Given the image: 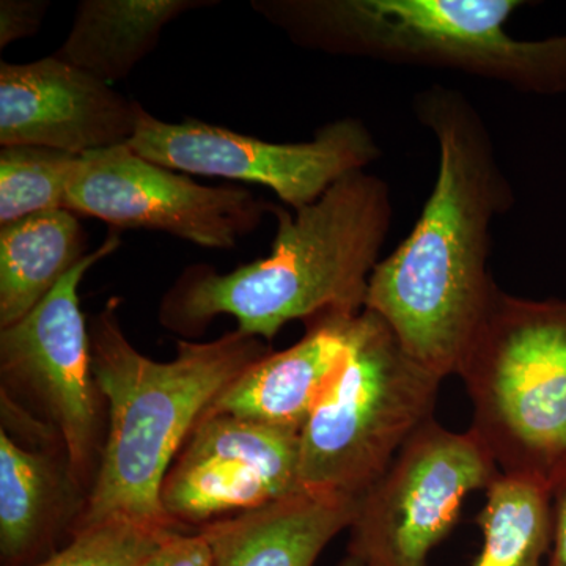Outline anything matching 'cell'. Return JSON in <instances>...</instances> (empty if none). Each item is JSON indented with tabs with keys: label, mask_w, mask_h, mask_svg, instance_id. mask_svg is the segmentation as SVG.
<instances>
[{
	"label": "cell",
	"mask_w": 566,
	"mask_h": 566,
	"mask_svg": "<svg viewBox=\"0 0 566 566\" xmlns=\"http://www.w3.org/2000/svg\"><path fill=\"white\" fill-rule=\"evenodd\" d=\"M296 46L395 65L460 71L528 95H566V33L517 40L521 0H252Z\"/></svg>",
	"instance_id": "277c9868"
},
{
	"label": "cell",
	"mask_w": 566,
	"mask_h": 566,
	"mask_svg": "<svg viewBox=\"0 0 566 566\" xmlns=\"http://www.w3.org/2000/svg\"><path fill=\"white\" fill-rule=\"evenodd\" d=\"M479 524L483 546L471 566H547L553 509L545 480L499 475L488 486Z\"/></svg>",
	"instance_id": "ac0fdd59"
},
{
	"label": "cell",
	"mask_w": 566,
	"mask_h": 566,
	"mask_svg": "<svg viewBox=\"0 0 566 566\" xmlns=\"http://www.w3.org/2000/svg\"><path fill=\"white\" fill-rule=\"evenodd\" d=\"M271 253L221 274L186 268L163 297L159 322L175 334L200 335L219 315L238 331L271 342L286 323L327 311H364L368 279L392 222L382 178L356 170L296 214L273 208Z\"/></svg>",
	"instance_id": "7a4b0ae2"
},
{
	"label": "cell",
	"mask_w": 566,
	"mask_h": 566,
	"mask_svg": "<svg viewBox=\"0 0 566 566\" xmlns=\"http://www.w3.org/2000/svg\"><path fill=\"white\" fill-rule=\"evenodd\" d=\"M80 159L32 145L0 148V227L65 208Z\"/></svg>",
	"instance_id": "d6986e66"
},
{
	"label": "cell",
	"mask_w": 566,
	"mask_h": 566,
	"mask_svg": "<svg viewBox=\"0 0 566 566\" xmlns=\"http://www.w3.org/2000/svg\"><path fill=\"white\" fill-rule=\"evenodd\" d=\"M50 2L46 0H2L0 2V50L13 41L35 35L43 24Z\"/></svg>",
	"instance_id": "7402d4cb"
},
{
	"label": "cell",
	"mask_w": 566,
	"mask_h": 566,
	"mask_svg": "<svg viewBox=\"0 0 566 566\" xmlns=\"http://www.w3.org/2000/svg\"><path fill=\"white\" fill-rule=\"evenodd\" d=\"M412 109L438 140V178L411 234L376 264L364 308L385 319L415 363L444 379L457 375L490 304V227L515 197L463 93L433 85L417 93Z\"/></svg>",
	"instance_id": "6da1fadb"
},
{
	"label": "cell",
	"mask_w": 566,
	"mask_h": 566,
	"mask_svg": "<svg viewBox=\"0 0 566 566\" xmlns=\"http://www.w3.org/2000/svg\"><path fill=\"white\" fill-rule=\"evenodd\" d=\"M499 475L474 433H455L431 419L360 495L338 566H427L464 499Z\"/></svg>",
	"instance_id": "52a82bcc"
},
{
	"label": "cell",
	"mask_w": 566,
	"mask_h": 566,
	"mask_svg": "<svg viewBox=\"0 0 566 566\" xmlns=\"http://www.w3.org/2000/svg\"><path fill=\"white\" fill-rule=\"evenodd\" d=\"M122 245L112 233L88 253L35 308L0 329L3 385L32 398L57 431L74 486L93 483L104 441V397L92 368L91 333L81 311L85 273Z\"/></svg>",
	"instance_id": "ba28073f"
},
{
	"label": "cell",
	"mask_w": 566,
	"mask_h": 566,
	"mask_svg": "<svg viewBox=\"0 0 566 566\" xmlns=\"http://www.w3.org/2000/svg\"><path fill=\"white\" fill-rule=\"evenodd\" d=\"M360 312L327 311L305 319L297 344L253 363L208 411L303 430L344 367Z\"/></svg>",
	"instance_id": "4fadbf2b"
},
{
	"label": "cell",
	"mask_w": 566,
	"mask_h": 566,
	"mask_svg": "<svg viewBox=\"0 0 566 566\" xmlns=\"http://www.w3.org/2000/svg\"><path fill=\"white\" fill-rule=\"evenodd\" d=\"M128 147L175 172L266 186L296 211L381 156L374 134L359 118L326 123L312 140L274 144L199 118L159 120L144 106Z\"/></svg>",
	"instance_id": "9c48e42d"
},
{
	"label": "cell",
	"mask_w": 566,
	"mask_h": 566,
	"mask_svg": "<svg viewBox=\"0 0 566 566\" xmlns=\"http://www.w3.org/2000/svg\"><path fill=\"white\" fill-rule=\"evenodd\" d=\"M218 0H82L59 59L107 84L126 80L158 46L164 28Z\"/></svg>",
	"instance_id": "9a60e30c"
},
{
	"label": "cell",
	"mask_w": 566,
	"mask_h": 566,
	"mask_svg": "<svg viewBox=\"0 0 566 566\" xmlns=\"http://www.w3.org/2000/svg\"><path fill=\"white\" fill-rule=\"evenodd\" d=\"M65 208L114 229L155 230L232 251L273 214L274 205L244 186L199 185L118 145L81 156Z\"/></svg>",
	"instance_id": "30bf717a"
},
{
	"label": "cell",
	"mask_w": 566,
	"mask_h": 566,
	"mask_svg": "<svg viewBox=\"0 0 566 566\" xmlns=\"http://www.w3.org/2000/svg\"><path fill=\"white\" fill-rule=\"evenodd\" d=\"M77 490L69 472L40 450L0 430V557L3 566H35L52 556L65 497Z\"/></svg>",
	"instance_id": "2e32d148"
},
{
	"label": "cell",
	"mask_w": 566,
	"mask_h": 566,
	"mask_svg": "<svg viewBox=\"0 0 566 566\" xmlns=\"http://www.w3.org/2000/svg\"><path fill=\"white\" fill-rule=\"evenodd\" d=\"M117 304L107 303L88 326L93 375L109 423L70 535L112 517L175 528L161 504L170 463L205 412L270 353L259 337L237 329L212 342L180 340L177 357L158 363L126 338Z\"/></svg>",
	"instance_id": "3957f363"
},
{
	"label": "cell",
	"mask_w": 566,
	"mask_h": 566,
	"mask_svg": "<svg viewBox=\"0 0 566 566\" xmlns=\"http://www.w3.org/2000/svg\"><path fill=\"white\" fill-rule=\"evenodd\" d=\"M76 212L52 210L0 227V329L21 322L88 255Z\"/></svg>",
	"instance_id": "e0dca14e"
},
{
	"label": "cell",
	"mask_w": 566,
	"mask_h": 566,
	"mask_svg": "<svg viewBox=\"0 0 566 566\" xmlns=\"http://www.w3.org/2000/svg\"><path fill=\"white\" fill-rule=\"evenodd\" d=\"M144 566H216V560L200 532L188 535L174 528L163 536Z\"/></svg>",
	"instance_id": "44dd1931"
},
{
	"label": "cell",
	"mask_w": 566,
	"mask_h": 566,
	"mask_svg": "<svg viewBox=\"0 0 566 566\" xmlns=\"http://www.w3.org/2000/svg\"><path fill=\"white\" fill-rule=\"evenodd\" d=\"M441 382L364 308L344 367L301 430L303 490L359 499L434 419Z\"/></svg>",
	"instance_id": "8992f818"
},
{
	"label": "cell",
	"mask_w": 566,
	"mask_h": 566,
	"mask_svg": "<svg viewBox=\"0 0 566 566\" xmlns=\"http://www.w3.org/2000/svg\"><path fill=\"white\" fill-rule=\"evenodd\" d=\"M292 428L205 412L167 472L161 504L175 528L212 523L303 493Z\"/></svg>",
	"instance_id": "8fae6325"
},
{
	"label": "cell",
	"mask_w": 566,
	"mask_h": 566,
	"mask_svg": "<svg viewBox=\"0 0 566 566\" xmlns=\"http://www.w3.org/2000/svg\"><path fill=\"white\" fill-rule=\"evenodd\" d=\"M142 104L57 55L0 63V145L84 156L128 145Z\"/></svg>",
	"instance_id": "7c38bea8"
},
{
	"label": "cell",
	"mask_w": 566,
	"mask_h": 566,
	"mask_svg": "<svg viewBox=\"0 0 566 566\" xmlns=\"http://www.w3.org/2000/svg\"><path fill=\"white\" fill-rule=\"evenodd\" d=\"M553 509V546L547 566H566V458L547 480Z\"/></svg>",
	"instance_id": "603a6c76"
},
{
	"label": "cell",
	"mask_w": 566,
	"mask_h": 566,
	"mask_svg": "<svg viewBox=\"0 0 566 566\" xmlns=\"http://www.w3.org/2000/svg\"><path fill=\"white\" fill-rule=\"evenodd\" d=\"M169 531L174 528L112 517L77 528L69 545L35 566H144Z\"/></svg>",
	"instance_id": "ffe728a7"
},
{
	"label": "cell",
	"mask_w": 566,
	"mask_h": 566,
	"mask_svg": "<svg viewBox=\"0 0 566 566\" xmlns=\"http://www.w3.org/2000/svg\"><path fill=\"white\" fill-rule=\"evenodd\" d=\"M359 499L297 493L199 528L216 566H315L326 546L352 526Z\"/></svg>",
	"instance_id": "5bb4252c"
},
{
	"label": "cell",
	"mask_w": 566,
	"mask_h": 566,
	"mask_svg": "<svg viewBox=\"0 0 566 566\" xmlns=\"http://www.w3.org/2000/svg\"><path fill=\"white\" fill-rule=\"evenodd\" d=\"M471 433L499 472L549 480L566 458V301L497 285L458 365Z\"/></svg>",
	"instance_id": "5b68a950"
}]
</instances>
